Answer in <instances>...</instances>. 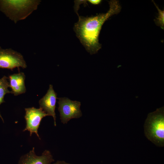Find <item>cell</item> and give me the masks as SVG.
Wrapping results in <instances>:
<instances>
[{
    "mask_svg": "<svg viewBox=\"0 0 164 164\" xmlns=\"http://www.w3.org/2000/svg\"><path fill=\"white\" fill-rule=\"evenodd\" d=\"M109 4V9L106 13L90 17L77 14L78 20L74 24V31L86 50L91 55L97 53L101 48L98 38L103 24L110 17L118 13L121 10L118 1L111 0Z\"/></svg>",
    "mask_w": 164,
    "mask_h": 164,
    "instance_id": "obj_1",
    "label": "cell"
},
{
    "mask_svg": "<svg viewBox=\"0 0 164 164\" xmlns=\"http://www.w3.org/2000/svg\"><path fill=\"white\" fill-rule=\"evenodd\" d=\"M53 164H70L66 162L63 161H57Z\"/></svg>",
    "mask_w": 164,
    "mask_h": 164,
    "instance_id": "obj_13",
    "label": "cell"
},
{
    "mask_svg": "<svg viewBox=\"0 0 164 164\" xmlns=\"http://www.w3.org/2000/svg\"><path fill=\"white\" fill-rule=\"evenodd\" d=\"M8 78L4 76L0 79V105L3 103L5 102L4 97L5 95L7 94L12 93L8 89L10 87L9 82L8 81ZM0 117L2 121L4 122V120L0 113Z\"/></svg>",
    "mask_w": 164,
    "mask_h": 164,
    "instance_id": "obj_10",
    "label": "cell"
},
{
    "mask_svg": "<svg viewBox=\"0 0 164 164\" xmlns=\"http://www.w3.org/2000/svg\"><path fill=\"white\" fill-rule=\"evenodd\" d=\"M27 64L23 56L11 49H2L0 46V68L12 70L15 68L25 69Z\"/></svg>",
    "mask_w": 164,
    "mask_h": 164,
    "instance_id": "obj_5",
    "label": "cell"
},
{
    "mask_svg": "<svg viewBox=\"0 0 164 164\" xmlns=\"http://www.w3.org/2000/svg\"><path fill=\"white\" fill-rule=\"evenodd\" d=\"M155 6L158 11V15L156 19L155 20L156 24L160 26L161 28L164 29V11L161 10L159 8L158 6L153 2Z\"/></svg>",
    "mask_w": 164,
    "mask_h": 164,
    "instance_id": "obj_11",
    "label": "cell"
},
{
    "mask_svg": "<svg viewBox=\"0 0 164 164\" xmlns=\"http://www.w3.org/2000/svg\"><path fill=\"white\" fill-rule=\"evenodd\" d=\"M58 99V109L60 119L63 124H67L71 119L79 118L82 116L80 102L72 101L66 97H60Z\"/></svg>",
    "mask_w": 164,
    "mask_h": 164,
    "instance_id": "obj_4",
    "label": "cell"
},
{
    "mask_svg": "<svg viewBox=\"0 0 164 164\" xmlns=\"http://www.w3.org/2000/svg\"><path fill=\"white\" fill-rule=\"evenodd\" d=\"M26 76L23 72H19L9 76L10 87L12 89V94L17 96L26 92L25 80Z\"/></svg>",
    "mask_w": 164,
    "mask_h": 164,
    "instance_id": "obj_9",
    "label": "cell"
},
{
    "mask_svg": "<svg viewBox=\"0 0 164 164\" xmlns=\"http://www.w3.org/2000/svg\"><path fill=\"white\" fill-rule=\"evenodd\" d=\"M57 98V94L55 92L53 85L50 84L47 93L39 101V108L48 116L53 117L55 126H56L55 109Z\"/></svg>",
    "mask_w": 164,
    "mask_h": 164,
    "instance_id": "obj_7",
    "label": "cell"
},
{
    "mask_svg": "<svg viewBox=\"0 0 164 164\" xmlns=\"http://www.w3.org/2000/svg\"><path fill=\"white\" fill-rule=\"evenodd\" d=\"M145 136L157 146H164V107L149 113L144 125Z\"/></svg>",
    "mask_w": 164,
    "mask_h": 164,
    "instance_id": "obj_3",
    "label": "cell"
},
{
    "mask_svg": "<svg viewBox=\"0 0 164 164\" xmlns=\"http://www.w3.org/2000/svg\"><path fill=\"white\" fill-rule=\"evenodd\" d=\"M39 0H0V10L15 23L26 19L36 10Z\"/></svg>",
    "mask_w": 164,
    "mask_h": 164,
    "instance_id": "obj_2",
    "label": "cell"
},
{
    "mask_svg": "<svg viewBox=\"0 0 164 164\" xmlns=\"http://www.w3.org/2000/svg\"><path fill=\"white\" fill-rule=\"evenodd\" d=\"M25 118L26 126L23 131H28L31 136L32 133L36 135L39 139L40 138L38 133V129L42 118L48 115L41 108H36L34 107L25 108Z\"/></svg>",
    "mask_w": 164,
    "mask_h": 164,
    "instance_id": "obj_6",
    "label": "cell"
},
{
    "mask_svg": "<svg viewBox=\"0 0 164 164\" xmlns=\"http://www.w3.org/2000/svg\"><path fill=\"white\" fill-rule=\"evenodd\" d=\"M102 0H87V2L93 5H97L100 4Z\"/></svg>",
    "mask_w": 164,
    "mask_h": 164,
    "instance_id": "obj_12",
    "label": "cell"
},
{
    "mask_svg": "<svg viewBox=\"0 0 164 164\" xmlns=\"http://www.w3.org/2000/svg\"><path fill=\"white\" fill-rule=\"evenodd\" d=\"M54 161L50 152L45 150L40 156H37L34 148L20 158L18 164H51Z\"/></svg>",
    "mask_w": 164,
    "mask_h": 164,
    "instance_id": "obj_8",
    "label": "cell"
}]
</instances>
